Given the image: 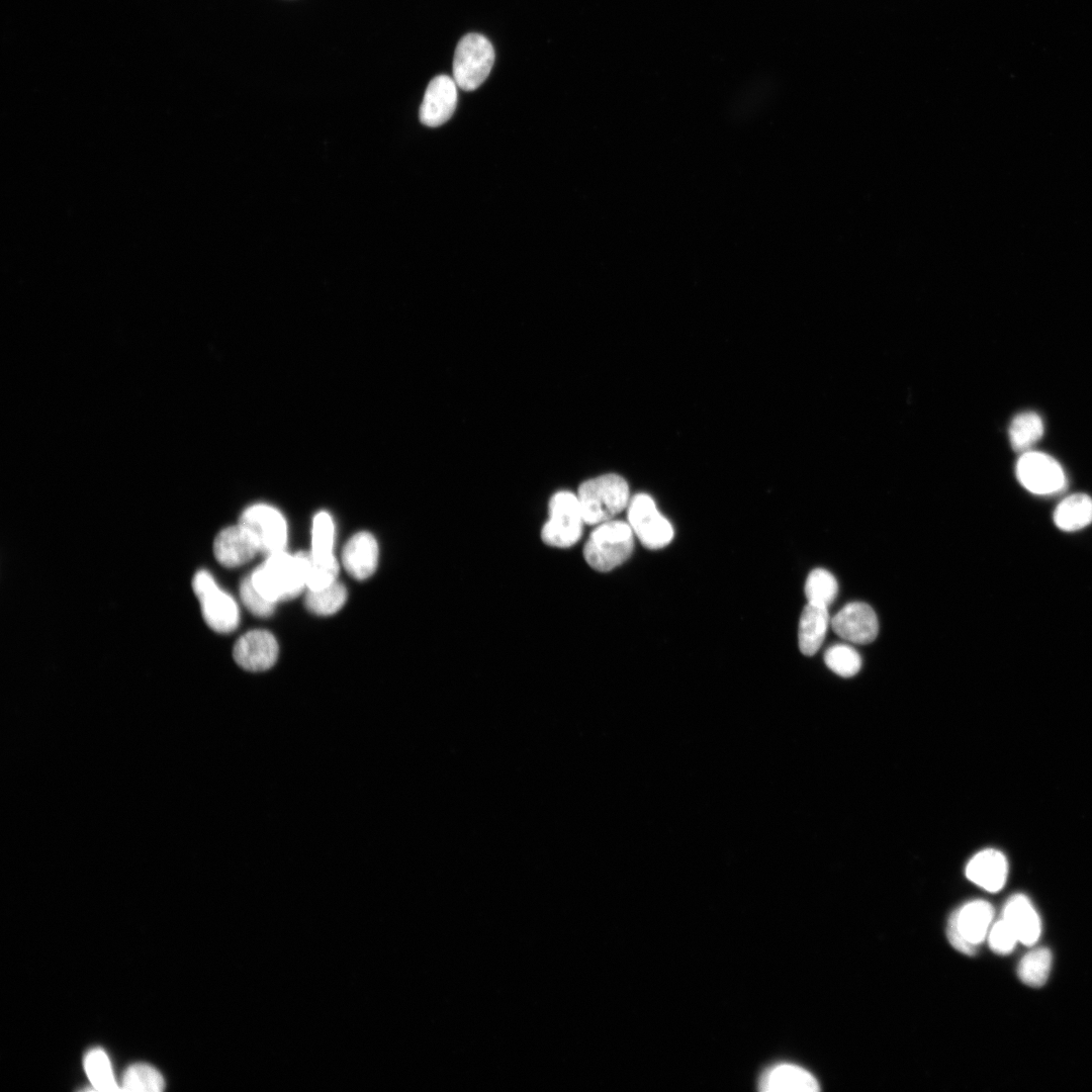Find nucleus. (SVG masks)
<instances>
[{"label":"nucleus","mask_w":1092,"mask_h":1092,"mask_svg":"<svg viewBox=\"0 0 1092 1092\" xmlns=\"http://www.w3.org/2000/svg\"><path fill=\"white\" fill-rule=\"evenodd\" d=\"M1015 473L1020 484L1034 494H1052L1066 484L1061 464L1042 452H1023L1016 462Z\"/></svg>","instance_id":"nucleus-9"},{"label":"nucleus","mask_w":1092,"mask_h":1092,"mask_svg":"<svg viewBox=\"0 0 1092 1092\" xmlns=\"http://www.w3.org/2000/svg\"><path fill=\"white\" fill-rule=\"evenodd\" d=\"M804 592L808 604L828 608L836 599L838 583L827 569L815 568L807 576Z\"/></svg>","instance_id":"nucleus-27"},{"label":"nucleus","mask_w":1092,"mask_h":1092,"mask_svg":"<svg viewBox=\"0 0 1092 1092\" xmlns=\"http://www.w3.org/2000/svg\"><path fill=\"white\" fill-rule=\"evenodd\" d=\"M966 877L988 892L1000 891L1008 876L1005 855L994 848H986L973 855L966 866Z\"/></svg>","instance_id":"nucleus-15"},{"label":"nucleus","mask_w":1092,"mask_h":1092,"mask_svg":"<svg viewBox=\"0 0 1092 1092\" xmlns=\"http://www.w3.org/2000/svg\"><path fill=\"white\" fill-rule=\"evenodd\" d=\"M260 552L251 531L238 524L222 529L213 541V554L225 567H238L251 561Z\"/></svg>","instance_id":"nucleus-14"},{"label":"nucleus","mask_w":1092,"mask_h":1092,"mask_svg":"<svg viewBox=\"0 0 1092 1092\" xmlns=\"http://www.w3.org/2000/svg\"><path fill=\"white\" fill-rule=\"evenodd\" d=\"M311 552L318 558L333 556L334 523L327 512H320L313 518Z\"/></svg>","instance_id":"nucleus-29"},{"label":"nucleus","mask_w":1092,"mask_h":1092,"mask_svg":"<svg viewBox=\"0 0 1092 1092\" xmlns=\"http://www.w3.org/2000/svg\"><path fill=\"white\" fill-rule=\"evenodd\" d=\"M824 661L831 671L842 677L855 675L861 667L859 653L844 643L831 645L824 653Z\"/></svg>","instance_id":"nucleus-28"},{"label":"nucleus","mask_w":1092,"mask_h":1092,"mask_svg":"<svg viewBox=\"0 0 1092 1092\" xmlns=\"http://www.w3.org/2000/svg\"><path fill=\"white\" fill-rule=\"evenodd\" d=\"M829 624L828 608L812 604L805 606L798 629L799 648L804 655L812 656L820 649Z\"/></svg>","instance_id":"nucleus-19"},{"label":"nucleus","mask_w":1092,"mask_h":1092,"mask_svg":"<svg viewBox=\"0 0 1092 1092\" xmlns=\"http://www.w3.org/2000/svg\"><path fill=\"white\" fill-rule=\"evenodd\" d=\"M830 625L839 637L854 644H869L879 633L878 617L863 602L846 604L834 615Z\"/></svg>","instance_id":"nucleus-11"},{"label":"nucleus","mask_w":1092,"mask_h":1092,"mask_svg":"<svg viewBox=\"0 0 1092 1092\" xmlns=\"http://www.w3.org/2000/svg\"><path fill=\"white\" fill-rule=\"evenodd\" d=\"M549 516L541 530L543 542L568 548L580 539L585 525L576 492L559 490L549 500Z\"/></svg>","instance_id":"nucleus-4"},{"label":"nucleus","mask_w":1092,"mask_h":1092,"mask_svg":"<svg viewBox=\"0 0 1092 1092\" xmlns=\"http://www.w3.org/2000/svg\"><path fill=\"white\" fill-rule=\"evenodd\" d=\"M1053 517L1062 531L1081 530L1092 523V497L1086 493L1071 494L1057 506Z\"/></svg>","instance_id":"nucleus-20"},{"label":"nucleus","mask_w":1092,"mask_h":1092,"mask_svg":"<svg viewBox=\"0 0 1092 1092\" xmlns=\"http://www.w3.org/2000/svg\"><path fill=\"white\" fill-rule=\"evenodd\" d=\"M1052 968V953L1049 948L1037 947L1028 951L1019 962L1017 974L1022 983L1030 987H1040L1049 979Z\"/></svg>","instance_id":"nucleus-24"},{"label":"nucleus","mask_w":1092,"mask_h":1092,"mask_svg":"<svg viewBox=\"0 0 1092 1092\" xmlns=\"http://www.w3.org/2000/svg\"><path fill=\"white\" fill-rule=\"evenodd\" d=\"M239 523L255 536L260 553L266 557L285 550L287 525L277 509L264 504L251 506L243 512Z\"/></svg>","instance_id":"nucleus-10"},{"label":"nucleus","mask_w":1092,"mask_h":1092,"mask_svg":"<svg viewBox=\"0 0 1092 1092\" xmlns=\"http://www.w3.org/2000/svg\"><path fill=\"white\" fill-rule=\"evenodd\" d=\"M164 1088L165 1080L162 1074L147 1063H134L123 1072L120 1087L122 1091L161 1092Z\"/></svg>","instance_id":"nucleus-25"},{"label":"nucleus","mask_w":1092,"mask_h":1092,"mask_svg":"<svg viewBox=\"0 0 1092 1092\" xmlns=\"http://www.w3.org/2000/svg\"><path fill=\"white\" fill-rule=\"evenodd\" d=\"M295 555L302 566L307 589H322L337 580L339 563L334 555L318 558L311 551H300Z\"/></svg>","instance_id":"nucleus-21"},{"label":"nucleus","mask_w":1092,"mask_h":1092,"mask_svg":"<svg viewBox=\"0 0 1092 1092\" xmlns=\"http://www.w3.org/2000/svg\"><path fill=\"white\" fill-rule=\"evenodd\" d=\"M347 600V589L338 580L317 590L307 589L304 598L305 608L312 614L329 616L338 612Z\"/></svg>","instance_id":"nucleus-26"},{"label":"nucleus","mask_w":1092,"mask_h":1092,"mask_svg":"<svg viewBox=\"0 0 1092 1092\" xmlns=\"http://www.w3.org/2000/svg\"><path fill=\"white\" fill-rule=\"evenodd\" d=\"M278 652L277 640L270 632L251 630L235 643L233 657L240 667L257 672L271 668L277 660Z\"/></svg>","instance_id":"nucleus-12"},{"label":"nucleus","mask_w":1092,"mask_h":1092,"mask_svg":"<svg viewBox=\"0 0 1092 1092\" xmlns=\"http://www.w3.org/2000/svg\"><path fill=\"white\" fill-rule=\"evenodd\" d=\"M342 562L346 571L358 580L371 576L378 562V545L374 536L368 532L352 536L343 548Z\"/></svg>","instance_id":"nucleus-17"},{"label":"nucleus","mask_w":1092,"mask_h":1092,"mask_svg":"<svg viewBox=\"0 0 1092 1092\" xmlns=\"http://www.w3.org/2000/svg\"><path fill=\"white\" fill-rule=\"evenodd\" d=\"M994 910L984 900H973L954 910L947 921L949 943L960 952L972 956L988 935Z\"/></svg>","instance_id":"nucleus-5"},{"label":"nucleus","mask_w":1092,"mask_h":1092,"mask_svg":"<svg viewBox=\"0 0 1092 1092\" xmlns=\"http://www.w3.org/2000/svg\"><path fill=\"white\" fill-rule=\"evenodd\" d=\"M1002 919L1011 927L1022 944L1032 945L1038 940L1041 932L1040 919L1026 896L1022 894L1011 896L1004 905Z\"/></svg>","instance_id":"nucleus-18"},{"label":"nucleus","mask_w":1092,"mask_h":1092,"mask_svg":"<svg viewBox=\"0 0 1092 1092\" xmlns=\"http://www.w3.org/2000/svg\"><path fill=\"white\" fill-rule=\"evenodd\" d=\"M192 588L200 603L202 617L212 630L230 633L238 627V605L216 584L211 573L205 569L198 570L193 576Z\"/></svg>","instance_id":"nucleus-7"},{"label":"nucleus","mask_w":1092,"mask_h":1092,"mask_svg":"<svg viewBox=\"0 0 1092 1092\" xmlns=\"http://www.w3.org/2000/svg\"><path fill=\"white\" fill-rule=\"evenodd\" d=\"M1043 422L1034 412L1016 415L1009 426L1008 436L1012 448L1017 452L1029 451L1043 435Z\"/></svg>","instance_id":"nucleus-22"},{"label":"nucleus","mask_w":1092,"mask_h":1092,"mask_svg":"<svg viewBox=\"0 0 1092 1092\" xmlns=\"http://www.w3.org/2000/svg\"><path fill=\"white\" fill-rule=\"evenodd\" d=\"M457 105V84L447 75L433 78L424 94L420 107L423 124L436 127L450 119Z\"/></svg>","instance_id":"nucleus-13"},{"label":"nucleus","mask_w":1092,"mask_h":1092,"mask_svg":"<svg viewBox=\"0 0 1092 1092\" xmlns=\"http://www.w3.org/2000/svg\"><path fill=\"white\" fill-rule=\"evenodd\" d=\"M634 536L628 522L613 519L597 525L583 547L586 563L601 572L616 568L631 555Z\"/></svg>","instance_id":"nucleus-3"},{"label":"nucleus","mask_w":1092,"mask_h":1092,"mask_svg":"<svg viewBox=\"0 0 1092 1092\" xmlns=\"http://www.w3.org/2000/svg\"><path fill=\"white\" fill-rule=\"evenodd\" d=\"M494 62L490 41L479 33H468L458 42L453 60V79L465 91L477 89L487 78Z\"/></svg>","instance_id":"nucleus-6"},{"label":"nucleus","mask_w":1092,"mask_h":1092,"mask_svg":"<svg viewBox=\"0 0 1092 1092\" xmlns=\"http://www.w3.org/2000/svg\"><path fill=\"white\" fill-rule=\"evenodd\" d=\"M240 596L246 608L258 617H269L275 610L276 603L262 597L253 585L250 574L240 584Z\"/></svg>","instance_id":"nucleus-30"},{"label":"nucleus","mask_w":1092,"mask_h":1092,"mask_svg":"<svg viewBox=\"0 0 1092 1092\" xmlns=\"http://www.w3.org/2000/svg\"><path fill=\"white\" fill-rule=\"evenodd\" d=\"M627 518L634 535L648 549L664 548L673 539L672 525L646 493H638L630 499Z\"/></svg>","instance_id":"nucleus-8"},{"label":"nucleus","mask_w":1092,"mask_h":1092,"mask_svg":"<svg viewBox=\"0 0 1092 1092\" xmlns=\"http://www.w3.org/2000/svg\"><path fill=\"white\" fill-rule=\"evenodd\" d=\"M84 1070L93 1088L102 1092L119 1091L111 1063L106 1052L101 1048L90 1049L84 1057Z\"/></svg>","instance_id":"nucleus-23"},{"label":"nucleus","mask_w":1092,"mask_h":1092,"mask_svg":"<svg viewBox=\"0 0 1092 1092\" xmlns=\"http://www.w3.org/2000/svg\"><path fill=\"white\" fill-rule=\"evenodd\" d=\"M576 495L584 522L590 526L613 520L627 509L631 499L627 481L616 473H606L583 481Z\"/></svg>","instance_id":"nucleus-1"},{"label":"nucleus","mask_w":1092,"mask_h":1092,"mask_svg":"<svg viewBox=\"0 0 1092 1092\" xmlns=\"http://www.w3.org/2000/svg\"><path fill=\"white\" fill-rule=\"evenodd\" d=\"M987 938L990 948L999 954L1011 952L1019 942L1011 927L1003 919L991 925Z\"/></svg>","instance_id":"nucleus-31"},{"label":"nucleus","mask_w":1092,"mask_h":1092,"mask_svg":"<svg viewBox=\"0 0 1092 1092\" xmlns=\"http://www.w3.org/2000/svg\"><path fill=\"white\" fill-rule=\"evenodd\" d=\"M758 1088L764 1092H814L816 1078L800 1066L782 1063L767 1068L759 1077Z\"/></svg>","instance_id":"nucleus-16"},{"label":"nucleus","mask_w":1092,"mask_h":1092,"mask_svg":"<svg viewBox=\"0 0 1092 1092\" xmlns=\"http://www.w3.org/2000/svg\"><path fill=\"white\" fill-rule=\"evenodd\" d=\"M250 576L258 593L274 603L296 598L306 587L298 558L285 550L267 556Z\"/></svg>","instance_id":"nucleus-2"}]
</instances>
